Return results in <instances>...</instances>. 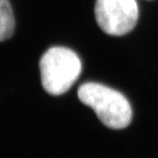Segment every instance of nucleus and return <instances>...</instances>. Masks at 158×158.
I'll return each mask as SVG.
<instances>
[{
	"label": "nucleus",
	"mask_w": 158,
	"mask_h": 158,
	"mask_svg": "<svg viewBox=\"0 0 158 158\" xmlns=\"http://www.w3.org/2000/svg\"><path fill=\"white\" fill-rule=\"evenodd\" d=\"M80 101L90 107L105 126L112 129L127 127L132 120V108L120 92L97 83H86L78 88Z\"/></svg>",
	"instance_id": "obj_1"
},
{
	"label": "nucleus",
	"mask_w": 158,
	"mask_h": 158,
	"mask_svg": "<svg viewBox=\"0 0 158 158\" xmlns=\"http://www.w3.org/2000/svg\"><path fill=\"white\" fill-rule=\"evenodd\" d=\"M40 71L43 89L50 95L58 96L67 92L77 80L82 63L71 49L54 47L40 58Z\"/></svg>",
	"instance_id": "obj_2"
},
{
	"label": "nucleus",
	"mask_w": 158,
	"mask_h": 158,
	"mask_svg": "<svg viewBox=\"0 0 158 158\" xmlns=\"http://www.w3.org/2000/svg\"><path fill=\"white\" fill-rule=\"evenodd\" d=\"M139 16L136 0H97L95 17L98 27L109 35L121 36L135 27Z\"/></svg>",
	"instance_id": "obj_3"
},
{
	"label": "nucleus",
	"mask_w": 158,
	"mask_h": 158,
	"mask_svg": "<svg viewBox=\"0 0 158 158\" xmlns=\"http://www.w3.org/2000/svg\"><path fill=\"white\" fill-rule=\"evenodd\" d=\"M15 21L8 0H0V41L11 37L14 32Z\"/></svg>",
	"instance_id": "obj_4"
}]
</instances>
